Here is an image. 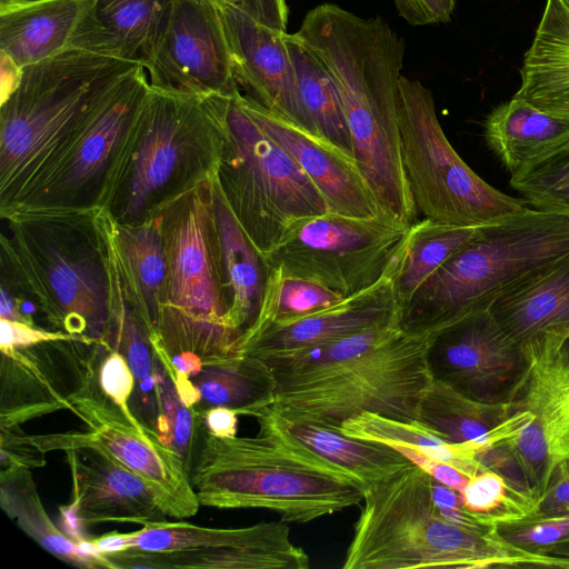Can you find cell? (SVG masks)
Returning a JSON list of instances; mask_svg holds the SVG:
<instances>
[{"instance_id":"6da1fadb","label":"cell","mask_w":569,"mask_h":569,"mask_svg":"<svg viewBox=\"0 0 569 569\" xmlns=\"http://www.w3.org/2000/svg\"><path fill=\"white\" fill-rule=\"evenodd\" d=\"M295 33L337 84L352 158L381 213L411 226L417 209L399 124L402 38L381 17L361 18L335 3L311 9Z\"/></svg>"},{"instance_id":"7a4b0ae2","label":"cell","mask_w":569,"mask_h":569,"mask_svg":"<svg viewBox=\"0 0 569 569\" xmlns=\"http://www.w3.org/2000/svg\"><path fill=\"white\" fill-rule=\"evenodd\" d=\"M343 569L562 568L569 558L505 540L459 491L411 465L363 491Z\"/></svg>"},{"instance_id":"3957f363","label":"cell","mask_w":569,"mask_h":569,"mask_svg":"<svg viewBox=\"0 0 569 569\" xmlns=\"http://www.w3.org/2000/svg\"><path fill=\"white\" fill-rule=\"evenodd\" d=\"M435 336L399 323L306 349L259 358L276 379L272 411L336 430L363 412L418 420L432 382L428 352Z\"/></svg>"},{"instance_id":"277c9868","label":"cell","mask_w":569,"mask_h":569,"mask_svg":"<svg viewBox=\"0 0 569 569\" xmlns=\"http://www.w3.org/2000/svg\"><path fill=\"white\" fill-rule=\"evenodd\" d=\"M2 220L1 273L31 296L48 328L110 346L108 212L19 211Z\"/></svg>"},{"instance_id":"5b68a950","label":"cell","mask_w":569,"mask_h":569,"mask_svg":"<svg viewBox=\"0 0 569 569\" xmlns=\"http://www.w3.org/2000/svg\"><path fill=\"white\" fill-rule=\"evenodd\" d=\"M139 64L73 48L23 68L17 89L0 102L1 219L98 103Z\"/></svg>"},{"instance_id":"8992f818","label":"cell","mask_w":569,"mask_h":569,"mask_svg":"<svg viewBox=\"0 0 569 569\" xmlns=\"http://www.w3.org/2000/svg\"><path fill=\"white\" fill-rule=\"evenodd\" d=\"M223 141V122L211 94L150 86L102 209L123 226L154 219L216 176Z\"/></svg>"},{"instance_id":"52a82bcc","label":"cell","mask_w":569,"mask_h":569,"mask_svg":"<svg viewBox=\"0 0 569 569\" xmlns=\"http://www.w3.org/2000/svg\"><path fill=\"white\" fill-rule=\"evenodd\" d=\"M569 254V216L525 208L481 226L400 309L409 333L436 336L492 301L529 273Z\"/></svg>"},{"instance_id":"ba28073f","label":"cell","mask_w":569,"mask_h":569,"mask_svg":"<svg viewBox=\"0 0 569 569\" xmlns=\"http://www.w3.org/2000/svg\"><path fill=\"white\" fill-rule=\"evenodd\" d=\"M190 478L201 506L268 509L283 522L306 523L363 500L351 480L260 433L221 438L204 430Z\"/></svg>"},{"instance_id":"9c48e42d","label":"cell","mask_w":569,"mask_h":569,"mask_svg":"<svg viewBox=\"0 0 569 569\" xmlns=\"http://www.w3.org/2000/svg\"><path fill=\"white\" fill-rule=\"evenodd\" d=\"M240 92L211 94L224 127L216 180L244 232L266 254L293 224L328 207L296 160L248 113Z\"/></svg>"},{"instance_id":"30bf717a","label":"cell","mask_w":569,"mask_h":569,"mask_svg":"<svg viewBox=\"0 0 569 569\" xmlns=\"http://www.w3.org/2000/svg\"><path fill=\"white\" fill-rule=\"evenodd\" d=\"M399 88L402 160L417 211L436 222L477 228L526 208L525 200L493 188L460 158L427 87L401 76Z\"/></svg>"},{"instance_id":"8fae6325","label":"cell","mask_w":569,"mask_h":569,"mask_svg":"<svg viewBox=\"0 0 569 569\" xmlns=\"http://www.w3.org/2000/svg\"><path fill=\"white\" fill-rule=\"evenodd\" d=\"M149 90L147 70L139 64L90 112L7 217L101 209Z\"/></svg>"},{"instance_id":"7c38bea8","label":"cell","mask_w":569,"mask_h":569,"mask_svg":"<svg viewBox=\"0 0 569 569\" xmlns=\"http://www.w3.org/2000/svg\"><path fill=\"white\" fill-rule=\"evenodd\" d=\"M409 227L383 216L357 218L328 211L293 224L263 257L269 269L348 298L398 267Z\"/></svg>"},{"instance_id":"4fadbf2b","label":"cell","mask_w":569,"mask_h":569,"mask_svg":"<svg viewBox=\"0 0 569 569\" xmlns=\"http://www.w3.org/2000/svg\"><path fill=\"white\" fill-rule=\"evenodd\" d=\"M89 541L104 555L124 550L159 552L162 569H308L310 565L308 553L292 542L283 521L210 528L164 520Z\"/></svg>"},{"instance_id":"5bb4252c","label":"cell","mask_w":569,"mask_h":569,"mask_svg":"<svg viewBox=\"0 0 569 569\" xmlns=\"http://www.w3.org/2000/svg\"><path fill=\"white\" fill-rule=\"evenodd\" d=\"M87 431L30 435L43 452L97 446L142 478L168 517L184 519L199 510L190 471L181 456L166 446L139 418H129L99 388L97 378L71 408Z\"/></svg>"},{"instance_id":"9a60e30c","label":"cell","mask_w":569,"mask_h":569,"mask_svg":"<svg viewBox=\"0 0 569 569\" xmlns=\"http://www.w3.org/2000/svg\"><path fill=\"white\" fill-rule=\"evenodd\" d=\"M212 180L180 196L156 218L167 259L166 305L196 319L229 327Z\"/></svg>"},{"instance_id":"2e32d148","label":"cell","mask_w":569,"mask_h":569,"mask_svg":"<svg viewBox=\"0 0 569 569\" xmlns=\"http://www.w3.org/2000/svg\"><path fill=\"white\" fill-rule=\"evenodd\" d=\"M111 348L79 336L1 350L0 427L20 426L42 416L71 411L73 400L97 378Z\"/></svg>"},{"instance_id":"e0dca14e","label":"cell","mask_w":569,"mask_h":569,"mask_svg":"<svg viewBox=\"0 0 569 569\" xmlns=\"http://www.w3.org/2000/svg\"><path fill=\"white\" fill-rule=\"evenodd\" d=\"M522 349L529 367L512 401L531 418L509 445L538 500L555 468L569 459V337H538Z\"/></svg>"},{"instance_id":"ac0fdd59","label":"cell","mask_w":569,"mask_h":569,"mask_svg":"<svg viewBox=\"0 0 569 569\" xmlns=\"http://www.w3.org/2000/svg\"><path fill=\"white\" fill-rule=\"evenodd\" d=\"M428 361L432 379L487 403L511 402L529 367L526 351L505 335L488 310L438 332Z\"/></svg>"},{"instance_id":"d6986e66","label":"cell","mask_w":569,"mask_h":569,"mask_svg":"<svg viewBox=\"0 0 569 569\" xmlns=\"http://www.w3.org/2000/svg\"><path fill=\"white\" fill-rule=\"evenodd\" d=\"M150 86L196 96L239 91L214 0H172L170 17L151 61Z\"/></svg>"},{"instance_id":"ffe728a7","label":"cell","mask_w":569,"mask_h":569,"mask_svg":"<svg viewBox=\"0 0 569 569\" xmlns=\"http://www.w3.org/2000/svg\"><path fill=\"white\" fill-rule=\"evenodd\" d=\"M97 2L17 0L0 8V52L21 69L73 48L118 56L97 18Z\"/></svg>"},{"instance_id":"44dd1931","label":"cell","mask_w":569,"mask_h":569,"mask_svg":"<svg viewBox=\"0 0 569 569\" xmlns=\"http://www.w3.org/2000/svg\"><path fill=\"white\" fill-rule=\"evenodd\" d=\"M226 32L234 79L243 96L305 129L287 32L267 27L239 7L214 0Z\"/></svg>"},{"instance_id":"7402d4cb","label":"cell","mask_w":569,"mask_h":569,"mask_svg":"<svg viewBox=\"0 0 569 569\" xmlns=\"http://www.w3.org/2000/svg\"><path fill=\"white\" fill-rule=\"evenodd\" d=\"M64 453L72 481L69 512L79 526L167 520L151 487L99 447L82 445Z\"/></svg>"},{"instance_id":"603a6c76","label":"cell","mask_w":569,"mask_h":569,"mask_svg":"<svg viewBox=\"0 0 569 569\" xmlns=\"http://www.w3.org/2000/svg\"><path fill=\"white\" fill-rule=\"evenodd\" d=\"M254 418L260 435L309 463L351 480L362 492L412 465L385 443L352 438L326 426L281 416L269 408Z\"/></svg>"},{"instance_id":"cb8c5ba5","label":"cell","mask_w":569,"mask_h":569,"mask_svg":"<svg viewBox=\"0 0 569 569\" xmlns=\"http://www.w3.org/2000/svg\"><path fill=\"white\" fill-rule=\"evenodd\" d=\"M240 101L254 121L301 167L323 197L329 212L357 218L383 216L352 156L241 92Z\"/></svg>"},{"instance_id":"d4e9b609","label":"cell","mask_w":569,"mask_h":569,"mask_svg":"<svg viewBox=\"0 0 569 569\" xmlns=\"http://www.w3.org/2000/svg\"><path fill=\"white\" fill-rule=\"evenodd\" d=\"M397 268L376 284L345 298L337 305L289 323L269 326L239 340L236 345L237 352L263 358L399 323L400 307L395 291Z\"/></svg>"},{"instance_id":"484cf974","label":"cell","mask_w":569,"mask_h":569,"mask_svg":"<svg viewBox=\"0 0 569 569\" xmlns=\"http://www.w3.org/2000/svg\"><path fill=\"white\" fill-rule=\"evenodd\" d=\"M488 311L521 348L538 337H569V254L510 286Z\"/></svg>"},{"instance_id":"4316f807","label":"cell","mask_w":569,"mask_h":569,"mask_svg":"<svg viewBox=\"0 0 569 569\" xmlns=\"http://www.w3.org/2000/svg\"><path fill=\"white\" fill-rule=\"evenodd\" d=\"M109 238L122 292L152 342L158 338L159 319L167 302V259L158 220L123 226L109 214Z\"/></svg>"},{"instance_id":"83f0119b","label":"cell","mask_w":569,"mask_h":569,"mask_svg":"<svg viewBox=\"0 0 569 569\" xmlns=\"http://www.w3.org/2000/svg\"><path fill=\"white\" fill-rule=\"evenodd\" d=\"M530 418V412L519 410L515 401L481 402L435 379L420 402L418 415L420 422L448 441L470 445L478 452L511 440Z\"/></svg>"},{"instance_id":"f1b7e54d","label":"cell","mask_w":569,"mask_h":569,"mask_svg":"<svg viewBox=\"0 0 569 569\" xmlns=\"http://www.w3.org/2000/svg\"><path fill=\"white\" fill-rule=\"evenodd\" d=\"M173 387L181 402L196 412L224 407L256 417L272 403L276 379L263 360L234 352L202 361Z\"/></svg>"},{"instance_id":"f546056e","label":"cell","mask_w":569,"mask_h":569,"mask_svg":"<svg viewBox=\"0 0 569 569\" xmlns=\"http://www.w3.org/2000/svg\"><path fill=\"white\" fill-rule=\"evenodd\" d=\"M213 211L219 238L227 321L239 338L258 318L263 301L269 267L229 208L216 176L212 180Z\"/></svg>"},{"instance_id":"4dcf8cb0","label":"cell","mask_w":569,"mask_h":569,"mask_svg":"<svg viewBox=\"0 0 569 569\" xmlns=\"http://www.w3.org/2000/svg\"><path fill=\"white\" fill-rule=\"evenodd\" d=\"M515 97L569 121V0H547Z\"/></svg>"},{"instance_id":"1f68e13d","label":"cell","mask_w":569,"mask_h":569,"mask_svg":"<svg viewBox=\"0 0 569 569\" xmlns=\"http://www.w3.org/2000/svg\"><path fill=\"white\" fill-rule=\"evenodd\" d=\"M483 137L488 148L515 176L569 144V121L513 96L487 116Z\"/></svg>"},{"instance_id":"d6a6232c","label":"cell","mask_w":569,"mask_h":569,"mask_svg":"<svg viewBox=\"0 0 569 569\" xmlns=\"http://www.w3.org/2000/svg\"><path fill=\"white\" fill-rule=\"evenodd\" d=\"M0 506L39 546L66 563L87 569H114L88 539L80 542L60 530L47 513L27 468L0 470Z\"/></svg>"},{"instance_id":"836d02e7","label":"cell","mask_w":569,"mask_h":569,"mask_svg":"<svg viewBox=\"0 0 569 569\" xmlns=\"http://www.w3.org/2000/svg\"><path fill=\"white\" fill-rule=\"evenodd\" d=\"M305 129L352 156L342 100L330 72L298 38L286 33Z\"/></svg>"},{"instance_id":"e575fe53","label":"cell","mask_w":569,"mask_h":569,"mask_svg":"<svg viewBox=\"0 0 569 569\" xmlns=\"http://www.w3.org/2000/svg\"><path fill=\"white\" fill-rule=\"evenodd\" d=\"M352 438L385 443L392 448L406 447L433 459L449 463L470 478L481 471L478 450L470 445L448 441L419 420H400L373 412H363L346 420L340 430Z\"/></svg>"},{"instance_id":"d590c367","label":"cell","mask_w":569,"mask_h":569,"mask_svg":"<svg viewBox=\"0 0 569 569\" xmlns=\"http://www.w3.org/2000/svg\"><path fill=\"white\" fill-rule=\"evenodd\" d=\"M172 0H98L97 18L116 53L144 68L164 33Z\"/></svg>"},{"instance_id":"8d00e7d4","label":"cell","mask_w":569,"mask_h":569,"mask_svg":"<svg viewBox=\"0 0 569 569\" xmlns=\"http://www.w3.org/2000/svg\"><path fill=\"white\" fill-rule=\"evenodd\" d=\"M477 228L446 224L426 218L409 227L395 274V291L400 309L440 266L473 237Z\"/></svg>"},{"instance_id":"74e56055","label":"cell","mask_w":569,"mask_h":569,"mask_svg":"<svg viewBox=\"0 0 569 569\" xmlns=\"http://www.w3.org/2000/svg\"><path fill=\"white\" fill-rule=\"evenodd\" d=\"M343 299L338 293L317 283L283 274L277 269H269L258 318L238 341L249 338L269 326L299 320L337 305Z\"/></svg>"},{"instance_id":"f35d334b","label":"cell","mask_w":569,"mask_h":569,"mask_svg":"<svg viewBox=\"0 0 569 569\" xmlns=\"http://www.w3.org/2000/svg\"><path fill=\"white\" fill-rule=\"evenodd\" d=\"M460 493L465 507L489 525L520 520L536 512L533 498L492 470L472 476Z\"/></svg>"},{"instance_id":"ab89813d","label":"cell","mask_w":569,"mask_h":569,"mask_svg":"<svg viewBox=\"0 0 569 569\" xmlns=\"http://www.w3.org/2000/svg\"><path fill=\"white\" fill-rule=\"evenodd\" d=\"M510 186L527 204L569 216V144L511 176Z\"/></svg>"},{"instance_id":"60d3db41","label":"cell","mask_w":569,"mask_h":569,"mask_svg":"<svg viewBox=\"0 0 569 569\" xmlns=\"http://www.w3.org/2000/svg\"><path fill=\"white\" fill-rule=\"evenodd\" d=\"M498 533L508 542L532 552L546 553L556 545L569 542V513L529 516L497 525Z\"/></svg>"},{"instance_id":"b9f144b4","label":"cell","mask_w":569,"mask_h":569,"mask_svg":"<svg viewBox=\"0 0 569 569\" xmlns=\"http://www.w3.org/2000/svg\"><path fill=\"white\" fill-rule=\"evenodd\" d=\"M97 380L101 391L129 418L137 417L129 405L137 380L126 358L118 350L109 348L106 351L98 367Z\"/></svg>"},{"instance_id":"7bdbcfd3","label":"cell","mask_w":569,"mask_h":569,"mask_svg":"<svg viewBox=\"0 0 569 569\" xmlns=\"http://www.w3.org/2000/svg\"><path fill=\"white\" fill-rule=\"evenodd\" d=\"M44 455L20 426L0 427V470L43 467Z\"/></svg>"},{"instance_id":"ee69618b","label":"cell","mask_w":569,"mask_h":569,"mask_svg":"<svg viewBox=\"0 0 569 569\" xmlns=\"http://www.w3.org/2000/svg\"><path fill=\"white\" fill-rule=\"evenodd\" d=\"M569 513V459L560 462L537 500L536 516L551 517Z\"/></svg>"},{"instance_id":"f6af8a7d","label":"cell","mask_w":569,"mask_h":569,"mask_svg":"<svg viewBox=\"0 0 569 569\" xmlns=\"http://www.w3.org/2000/svg\"><path fill=\"white\" fill-rule=\"evenodd\" d=\"M397 11L411 26L448 22L455 0H393Z\"/></svg>"},{"instance_id":"bcb514c9","label":"cell","mask_w":569,"mask_h":569,"mask_svg":"<svg viewBox=\"0 0 569 569\" xmlns=\"http://www.w3.org/2000/svg\"><path fill=\"white\" fill-rule=\"evenodd\" d=\"M0 351L71 336L4 318H0Z\"/></svg>"},{"instance_id":"7dc6e473","label":"cell","mask_w":569,"mask_h":569,"mask_svg":"<svg viewBox=\"0 0 569 569\" xmlns=\"http://www.w3.org/2000/svg\"><path fill=\"white\" fill-rule=\"evenodd\" d=\"M396 450L407 457L413 465L426 471L436 480L461 492L470 477L456 467L433 459L420 451L406 447H395Z\"/></svg>"},{"instance_id":"c3c4849f","label":"cell","mask_w":569,"mask_h":569,"mask_svg":"<svg viewBox=\"0 0 569 569\" xmlns=\"http://www.w3.org/2000/svg\"><path fill=\"white\" fill-rule=\"evenodd\" d=\"M239 7L260 23L287 32L286 0H219Z\"/></svg>"},{"instance_id":"681fc988","label":"cell","mask_w":569,"mask_h":569,"mask_svg":"<svg viewBox=\"0 0 569 569\" xmlns=\"http://www.w3.org/2000/svg\"><path fill=\"white\" fill-rule=\"evenodd\" d=\"M203 429L209 433L227 438L237 436L238 413L224 407H211L197 412Z\"/></svg>"},{"instance_id":"f907efd6","label":"cell","mask_w":569,"mask_h":569,"mask_svg":"<svg viewBox=\"0 0 569 569\" xmlns=\"http://www.w3.org/2000/svg\"><path fill=\"white\" fill-rule=\"evenodd\" d=\"M22 71L6 53L0 52V102L9 98L20 83Z\"/></svg>"},{"instance_id":"816d5d0a","label":"cell","mask_w":569,"mask_h":569,"mask_svg":"<svg viewBox=\"0 0 569 569\" xmlns=\"http://www.w3.org/2000/svg\"><path fill=\"white\" fill-rule=\"evenodd\" d=\"M546 553L569 558V542L556 545L549 548Z\"/></svg>"},{"instance_id":"f5cc1de1","label":"cell","mask_w":569,"mask_h":569,"mask_svg":"<svg viewBox=\"0 0 569 569\" xmlns=\"http://www.w3.org/2000/svg\"><path fill=\"white\" fill-rule=\"evenodd\" d=\"M14 1H17V0H0V8L9 6V4L13 3Z\"/></svg>"}]
</instances>
